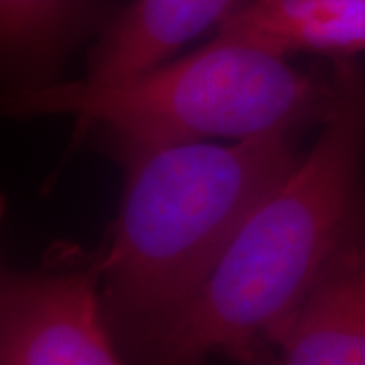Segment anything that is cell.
Listing matches in <instances>:
<instances>
[{"mask_svg": "<svg viewBox=\"0 0 365 365\" xmlns=\"http://www.w3.org/2000/svg\"><path fill=\"white\" fill-rule=\"evenodd\" d=\"M245 0H132L88 53L85 81L108 85L161 65L181 46L220 26Z\"/></svg>", "mask_w": 365, "mask_h": 365, "instance_id": "obj_7", "label": "cell"}, {"mask_svg": "<svg viewBox=\"0 0 365 365\" xmlns=\"http://www.w3.org/2000/svg\"><path fill=\"white\" fill-rule=\"evenodd\" d=\"M108 327L98 252L86 264L0 272V364L118 365Z\"/></svg>", "mask_w": 365, "mask_h": 365, "instance_id": "obj_4", "label": "cell"}, {"mask_svg": "<svg viewBox=\"0 0 365 365\" xmlns=\"http://www.w3.org/2000/svg\"><path fill=\"white\" fill-rule=\"evenodd\" d=\"M340 63L304 71L287 56L217 34L176 61L108 85L85 80L6 90L9 117L68 115L76 129L139 144L250 139L274 132L301 135L322 127L335 107Z\"/></svg>", "mask_w": 365, "mask_h": 365, "instance_id": "obj_3", "label": "cell"}, {"mask_svg": "<svg viewBox=\"0 0 365 365\" xmlns=\"http://www.w3.org/2000/svg\"><path fill=\"white\" fill-rule=\"evenodd\" d=\"M301 135L235 144L103 139L124 173L108 244L98 250L108 327L125 359L190 307L254 208L298 164Z\"/></svg>", "mask_w": 365, "mask_h": 365, "instance_id": "obj_2", "label": "cell"}, {"mask_svg": "<svg viewBox=\"0 0 365 365\" xmlns=\"http://www.w3.org/2000/svg\"><path fill=\"white\" fill-rule=\"evenodd\" d=\"M217 34L287 58H354L365 51V0H245L220 22Z\"/></svg>", "mask_w": 365, "mask_h": 365, "instance_id": "obj_8", "label": "cell"}, {"mask_svg": "<svg viewBox=\"0 0 365 365\" xmlns=\"http://www.w3.org/2000/svg\"><path fill=\"white\" fill-rule=\"evenodd\" d=\"M339 63V97L314 144L254 208L145 360L196 364L218 354L271 362L272 331L365 244V71L354 58Z\"/></svg>", "mask_w": 365, "mask_h": 365, "instance_id": "obj_1", "label": "cell"}, {"mask_svg": "<svg viewBox=\"0 0 365 365\" xmlns=\"http://www.w3.org/2000/svg\"><path fill=\"white\" fill-rule=\"evenodd\" d=\"M112 0H0V61L6 90L61 81L70 54L115 19Z\"/></svg>", "mask_w": 365, "mask_h": 365, "instance_id": "obj_5", "label": "cell"}, {"mask_svg": "<svg viewBox=\"0 0 365 365\" xmlns=\"http://www.w3.org/2000/svg\"><path fill=\"white\" fill-rule=\"evenodd\" d=\"M267 346L279 364L365 365V244L333 264Z\"/></svg>", "mask_w": 365, "mask_h": 365, "instance_id": "obj_6", "label": "cell"}]
</instances>
